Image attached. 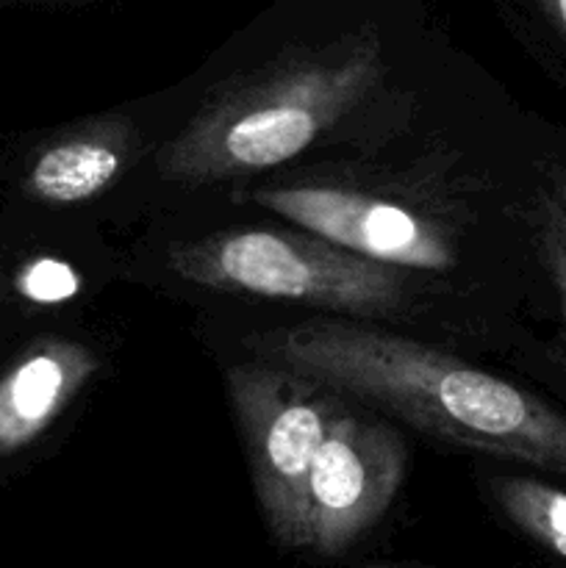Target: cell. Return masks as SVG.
<instances>
[{"label":"cell","instance_id":"cell-14","mask_svg":"<svg viewBox=\"0 0 566 568\" xmlns=\"http://www.w3.org/2000/svg\"><path fill=\"white\" fill-rule=\"evenodd\" d=\"M366 568H400V566H366Z\"/></svg>","mask_w":566,"mask_h":568},{"label":"cell","instance_id":"cell-12","mask_svg":"<svg viewBox=\"0 0 566 568\" xmlns=\"http://www.w3.org/2000/svg\"><path fill=\"white\" fill-rule=\"evenodd\" d=\"M538 11L544 14L547 26L553 28L555 33L560 37V42L566 44V0H553V3H542Z\"/></svg>","mask_w":566,"mask_h":568},{"label":"cell","instance_id":"cell-1","mask_svg":"<svg viewBox=\"0 0 566 568\" xmlns=\"http://www.w3.org/2000/svg\"><path fill=\"white\" fill-rule=\"evenodd\" d=\"M247 344L264 364L375 405L444 442L566 475L564 414L431 344L338 320L277 327Z\"/></svg>","mask_w":566,"mask_h":568},{"label":"cell","instance_id":"cell-8","mask_svg":"<svg viewBox=\"0 0 566 568\" xmlns=\"http://www.w3.org/2000/svg\"><path fill=\"white\" fill-rule=\"evenodd\" d=\"M98 369L100 358L83 344L48 342L26 355L0 383V453L33 442Z\"/></svg>","mask_w":566,"mask_h":568},{"label":"cell","instance_id":"cell-10","mask_svg":"<svg viewBox=\"0 0 566 568\" xmlns=\"http://www.w3.org/2000/svg\"><path fill=\"white\" fill-rule=\"evenodd\" d=\"M536 227L544 264H547L549 275H553V283L558 288L560 305H564L566 314V211L549 192L538 194Z\"/></svg>","mask_w":566,"mask_h":568},{"label":"cell","instance_id":"cell-5","mask_svg":"<svg viewBox=\"0 0 566 568\" xmlns=\"http://www.w3.org/2000/svg\"><path fill=\"white\" fill-rule=\"evenodd\" d=\"M405 447L392 425L344 410L305 483L303 549L336 558L364 538L400 491Z\"/></svg>","mask_w":566,"mask_h":568},{"label":"cell","instance_id":"cell-11","mask_svg":"<svg viewBox=\"0 0 566 568\" xmlns=\"http://www.w3.org/2000/svg\"><path fill=\"white\" fill-rule=\"evenodd\" d=\"M81 288V277L70 264L55 258L33 261L20 277V292L33 303H64L75 297Z\"/></svg>","mask_w":566,"mask_h":568},{"label":"cell","instance_id":"cell-9","mask_svg":"<svg viewBox=\"0 0 566 568\" xmlns=\"http://www.w3.org/2000/svg\"><path fill=\"white\" fill-rule=\"evenodd\" d=\"M492 497L499 510L544 549L566 560V491L530 477H497Z\"/></svg>","mask_w":566,"mask_h":568},{"label":"cell","instance_id":"cell-7","mask_svg":"<svg viewBox=\"0 0 566 568\" xmlns=\"http://www.w3.org/2000/svg\"><path fill=\"white\" fill-rule=\"evenodd\" d=\"M137 150V128L128 116L105 114L72 128L33 161L28 186L39 200L75 205L103 194L122 175Z\"/></svg>","mask_w":566,"mask_h":568},{"label":"cell","instance_id":"cell-4","mask_svg":"<svg viewBox=\"0 0 566 568\" xmlns=\"http://www.w3.org/2000/svg\"><path fill=\"white\" fill-rule=\"evenodd\" d=\"M228 394L247 444L261 514L275 541L303 549L305 483L344 397L275 364H244L228 372Z\"/></svg>","mask_w":566,"mask_h":568},{"label":"cell","instance_id":"cell-13","mask_svg":"<svg viewBox=\"0 0 566 568\" xmlns=\"http://www.w3.org/2000/svg\"><path fill=\"white\" fill-rule=\"evenodd\" d=\"M547 183H549V194H553V197L558 200L566 211V166H558V164L549 166Z\"/></svg>","mask_w":566,"mask_h":568},{"label":"cell","instance_id":"cell-6","mask_svg":"<svg viewBox=\"0 0 566 568\" xmlns=\"http://www.w3.org/2000/svg\"><path fill=\"white\" fill-rule=\"evenodd\" d=\"M253 200L311 236L375 264L427 272L455 266V250L442 227L394 200L314 183L259 189Z\"/></svg>","mask_w":566,"mask_h":568},{"label":"cell","instance_id":"cell-3","mask_svg":"<svg viewBox=\"0 0 566 568\" xmlns=\"http://www.w3.org/2000/svg\"><path fill=\"white\" fill-rule=\"evenodd\" d=\"M166 261L194 286L292 300L338 314H394L405 300L403 270L350 255L311 233L233 227L175 242Z\"/></svg>","mask_w":566,"mask_h":568},{"label":"cell","instance_id":"cell-2","mask_svg":"<svg viewBox=\"0 0 566 568\" xmlns=\"http://www.w3.org/2000/svg\"><path fill=\"white\" fill-rule=\"evenodd\" d=\"M381 75V37L370 26L277 55L211 94L155 150V170L164 181L211 183L283 164L350 114Z\"/></svg>","mask_w":566,"mask_h":568}]
</instances>
